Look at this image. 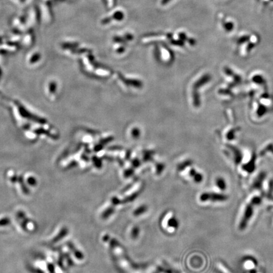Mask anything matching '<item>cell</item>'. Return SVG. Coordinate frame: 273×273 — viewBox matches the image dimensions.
<instances>
[{"instance_id": "obj_3", "label": "cell", "mask_w": 273, "mask_h": 273, "mask_svg": "<svg viewBox=\"0 0 273 273\" xmlns=\"http://www.w3.org/2000/svg\"><path fill=\"white\" fill-rule=\"evenodd\" d=\"M145 210H146V207L145 206H141V207H140L138 209H136V211L134 212V214L135 215H139V214L143 213L144 212H145Z\"/></svg>"}, {"instance_id": "obj_1", "label": "cell", "mask_w": 273, "mask_h": 273, "mask_svg": "<svg viewBox=\"0 0 273 273\" xmlns=\"http://www.w3.org/2000/svg\"><path fill=\"white\" fill-rule=\"evenodd\" d=\"M200 199L204 201L206 200H209V199L221 200L225 199V197L223 195H216V194H204V195H201Z\"/></svg>"}, {"instance_id": "obj_4", "label": "cell", "mask_w": 273, "mask_h": 273, "mask_svg": "<svg viewBox=\"0 0 273 273\" xmlns=\"http://www.w3.org/2000/svg\"><path fill=\"white\" fill-rule=\"evenodd\" d=\"M25 17H23V16H20V17H19L17 19V25H23L24 23H25Z\"/></svg>"}, {"instance_id": "obj_5", "label": "cell", "mask_w": 273, "mask_h": 273, "mask_svg": "<svg viewBox=\"0 0 273 273\" xmlns=\"http://www.w3.org/2000/svg\"><path fill=\"white\" fill-rule=\"evenodd\" d=\"M218 185L219 187V188L221 189H225V184L223 183V181L222 180H219L218 182Z\"/></svg>"}, {"instance_id": "obj_2", "label": "cell", "mask_w": 273, "mask_h": 273, "mask_svg": "<svg viewBox=\"0 0 273 273\" xmlns=\"http://www.w3.org/2000/svg\"><path fill=\"white\" fill-rule=\"evenodd\" d=\"M32 19H33V22L34 23L36 24H39L40 22V18H41V10H39V9L38 8H34L32 10Z\"/></svg>"}]
</instances>
